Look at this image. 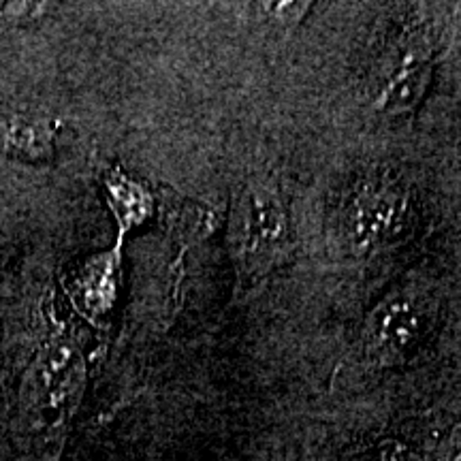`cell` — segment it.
Masks as SVG:
<instances>
[{
    "label": "cell",
    "instance_id": "6da1fadb",
    "mask_svg": "<svg viewBox=\"0 0 461 461\" xmlns=\"http://www.w3.org/2000/svg\"><path fill=\"white\" fill-rule=\"evenodd\" d=\"M229 241L241 280L255 282L282 263L291 241V222L272 184L252 182L241 190L230 212Z\"/></svg>",
    "mask_w": 461,
    "mask_h": 461
},
{
    "label": "cell",
    "instance_id": "7a4b0ae2",
    "mask_svg": "<svg viewBox=\"0 0 461 461\" xmlns=\"http://www.w3.org/2000/svg\"><path fill=\"white\" fill-rule=\"evenodd\" d=\"M411 194L400 180L389 176H367L350 188L339 207V240L350 255L370 257L408 229Z\"/></svg>",
    "mask_w": 461,
    "mask_h": 461
},
{
    "label": "cell",
    "instance_id": "30bf717a",
    "mask_svg": "<svg viewBox=\"0 0 461 461\" xmlns=\"http://www.w3.org/2000/svg\"><path fill=\"white\" fill-rule=\"evenodd\" d=\"M263 7L267 9V14L274 15L282 26H293L303 20V15L308 14L312 5L310 3H267L263 5Z\"/></svg>",
    "mask_w": 461,
    "mask_h": 461
},
{
    "label": "cell",
    "instance_id": "9c48e42d",
    "mask_svg": "<svg viewBox=\"0 0 461 461\" xmlns=\"http://www.w3.org/2000/svg\"><path fill=\"white\" fill-rule=\"evenodd\" d=\"M353 461H423L420 455L400 438H380L357 455Z\"/></svg>",
    "mask_w": 461,
    "mask_h": 461
},
{
    "label": "cell",
    "instance_id": "52a82bcc",
    "mask_svg": "<svg viewBox=\"0 0 461 461\" xmlns=\"http://www.w3.org/2000/svg\"><path fill=\"white\" fill-rule=\"evenodd\" d=\"M105 193L109 210L124 235L146 224L157 210V201L146 184L120 169H112L105 176Z\"/></svg>",
    "mask_w": 461,
    "mask_h": 461
},
{
    "label": "cell",
    "instance_id": "8992f818",
    "mask_svg": "<svg viewBox=\"0 0 461 461\" xmlns=\"http://www.w3.org/2000/svg\"><path fill=\"white\" fill-rule=\"evenodd\" d=\"M118 272L120 258L115 250L92 257L79 272L75 297H77L79 308L92 321H103L113 312L115 299H118Z\"/></svg>",
    "mask_w": 461,
    "mask_h": 461
},
{
    "label": "cell",
    "instance_id": "5b68a950",
    "mask_svg": "<svg viewBox=\"0 0 461 461\" xmlns=\"http://www.w3.org/2000/svg\"><path fill=\"white\" fill-rule=\"evenodd\" d=\"M431 75H434V60L423 45L403 50L378 92L376 105L380 112L389 115L412 113L428 95Z\"/></svg>",
    "mask_w": 461,
    "mask_h": 461
},
{
    "label": "cell",
    "instance_id": "277c9868",
    "mask_svg": "<svg viewBox=\"0 0 461 461\" xmlns=\"http://www.w3.org/2000/svg\"><path fill=\"white\" fill-rule=\"evenodd\" d=\"M84 384V361L75 348L67 344L51 346L45 359L37 366L32 380V402L39 417L58 419L77 400Z\"/></svg>",
    "mask_w": 461,
    "mask_h": 461
},
{
    "label": "cell",
    "instance_id": "3957f363",
    "mask_svg": "<svg viewBox=\"0 0 461 461\" xmlns=\"http://www.w3.org/2000/svg\"><path fill=\"white\" fill-rule=\"evenodd\" d=\"M438 303L419 285L397 286L363 322V342L380 363H402L417 353L436 327Z\"/></svg>",
    "mask_w": 461,
    "mask_h": 461
},
{
    "label": "cell",
    "instance_id": "ba28073f",
    "mask_svg": "<svg viewBox=\"0 0 461 461\" xmlns=\"http://www.w3.org/2000/svg\"><path fill=\"white\" fill-rule=\"evenodd\" d=\"M3 143L11 158L26 160V163H45V160L54 158L56 126L48 120L15 118L5 129Z\"/></svg>",
    "mask_w": 461,
    "mask_h": 461
}]
</instances>
